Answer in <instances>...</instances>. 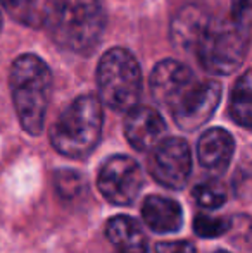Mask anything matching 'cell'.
<instances>
[{
    "label": "cell",
    "mask_w": 252,
    "mask_h": 253,
    "mask_svg": "<svg viewBox=\"0 0 252 253\" xmlns=\"http://www.w3.org/2000/svg\"><path fill=\"white\" fill-rule=\"evenodd\" d=\"M251 0H232V17L230 19L244 31H251Z\"/></svg>",
    "instance_id": "ffe728a7"
},
{
    "label": "cell",
    "mask_w": 252,
    "mask_h": 253,
    "mask_svg": "<svg viewBox=\"0 0 252 253\" xmlns=\"http://www.w3.org/2000/svg\"><path fill=\"white\" fill-rule=\"evenodd\" d=\"M230 117L239 126L249 129L252 124V88L251 71H246L235 83L230 95Z\"/></svg>",
    "instance_id": "9a60e30c"
},
{
    "label": "cell",
    "mask_w": 252,
    "mask_h": 253,
    "mask_svg": "<svg viewBox=\"0 0 252 253\" xmlns=\"http://www.w3.org/2000/svg\"><path fill=\"white\" fill-rule=\"evenodd\" d=\"M223 86L216 80L199 81L187 88L178 100L169 107L173 121L183 131H195L204 126L218 109L221 102Z\"/></svg>",
    "instance_id": "8992f818"
},
{
    "label": "cell",
    "mask_w": 252,
    "mask_h": 253,
    "mask_svg": "<svg viewBox=\"0 0 252 253\" xmlns=\"http://www.w3.org/2000/svg\"><path fill=\"white\" fill-rule=\"evenodd\" d=\"M235 153V140L223 127L204 131L197 141V159L202 167L216 174L228 169Z\"/></svg>",
    "instance_id": "8fae6325"
},
{
    "label": "cell",
    "mask_w": 252,
    "mask_h": 253,
    "mask_svg": "<svg viewBox=\"0 0 252 253\" xmlns=\"http://www.w3.org/2000/svg\"><path fill=\"white\" fill-rule=\"evenodd\" d=\"M209 14L197 5H187L173 17L169 35L173 43L187 52H194L209 24Z\"/></svg>",
    "instance_id": "4fadbf2b"
},
{
    "label": "cell",
    "mask_w": 252,
    "mask_h": 253,
    "mask_svg": "<svg viewBox=\"0 0 252 253\" xmlns=\"http://www.w3.org/2000/svg\"><path fill=\"white\" fill-rule=\"evenodd\" d=\"M168 126L161 114L152 107L137 105L125 121V136L128 143L138 152H151L166 138Z\"/></svg>",
    "instance_id": "9c48e42d"
},
{
    "label": "cell",
    "mask_w": 252,
    "mask_h": 253,
    "mask_svg": "<svg viewBox=\"0 0 252 253\" xmlns=\"http://www.w3.org/2000/svg\"><path fill=\"white\" fill-rule=\"evenodd\" d=\"M214 253H230V252H225V250H218V252H214Z\"/></svg>",
    "instance_id": "603a6c76"
},
{
    "label": "cell",
    "mask_w": 252,
    "mask_h": 253,
    "mask_svg": "<svg viewBox=\"0 0 252 253\" xmlns=\"http://www.w3.org/2000/svg\"><path fill=\"white\" fill-rule=\"evenodd\" d=\"M99 97L116 112H130L138 105L142 93V71L133 53L126 48H111L101 57L97 67Z\"/></svg>",
    "instance_id": "277c9868"
},
{
    "label": "cell",
    "mask_w": 252,
    "mask_h": 253,
    "mask_svg": "<svg viewBox=\"0 0 252 253\" xmlns=\"http://www.w3.org/2000/svg\"><path fill=\"white\" fill-rule=\"evenodd\" d=\"M247 31L237 26L230 17H211L194 52L207 73L214 76H228L242 66L247 55Z\"/></svg>",
    "instance_id": "5b68a950"
},
{
    "label": "cell",
    "mask_w": 252,
    "mask_h": 253,
    "mask_svg": "<svg viewBox=\"0 0 252 253\" xmlns=\"http://www.w3.org/2000/svg\"><path fill=\"white\" fill-rule=\"evenodd\" d=\"M47 26L62 48L92 55L102 42L105 14L99 0H54Z\"/></svg>",
    "instance_id": "7a4b0ae2"
},
{
    "label": "cell",
    "mask_w": 252,
    "mask_h": 253,
    "mask_svg": "<svg viewBox=\"0 0 252 253\" xmlns=\"http://www.w3.org/2000/svg\"><path fill=\"white\" fill-rule=\"evenodd\" d=\"M9 83L21 127L31 136H38L44 131L52 93L50 67L35 53H23L12 62Z\"/></svg>",
    "instance_id": "6da1fadb"
},
{
    "label": "cell",
    "mask_w": 252,
    "mask_h": 253,
    "mask_svg": "<svg viewBox=\"0 0 252 253\" xmlns=\"http://www.w3.org/2000/svg\"><path fill=\"white\" fill-rule=\"evenodd\" d=\"M192 195H194L195 202L199 203L204 209H219L221 205H225L226 202V188L225 184L221 183L216 177H211V179H204L199 184H195L194 190H192Z\"/></svg>",
    "instance_id": "2e32d148"
},
{
    "label": "cell",
    "mask_w": 252,
    "mask_h": 253,
    "mask_svg": "<svg viewBox=\"0 0 252 253\" xmlns=\"http://www.w3.org/2000/svg\"><path fill=\"white\" fill-rule=\"evenodd\" d=\"M149 172L161 186L182 190L192 174V152L183 138H164L149 157Z\"/></svg>",
    "instance_id": "ba28073f"
},
{
    "label": "cell",
    "mask_w": 252,
    "mask_h": 253,
    "mask_svg": "<svg viewBox=\"0 0 252 253\" xmlns=\"http://www.w3.org/2000/svg\"><path fill=\"white\" fill-rule=\"evenodd\" d=\"M105 236L119 253H149V241L142 226L130 215H114L105 224Z\"/></svg>",
    "instance_id": "5bb4252c"
},
{
    "label": "cell",
    "mask_w": 252,
    "mask_h": 253,
    "mask_svg": "<svg viewBox=\"0 0 252 253\" xmlns=\"http://www.w3.org/2000/svg\"><path fill=\"white\" fill-rule=\"evenodd\" d=\"M55 190L64 200H76L87 190V181L80 172H74V170H57Z\"/></svg>",
    "instance_id": "e0dca14e"
},
{
    "label": "cell",
    "mask_w": 252,
    "mask_h": 253,
    "mask_svg": "<svg viewBox=\"0 0 252 253\" xmlns=\"http://www.w3.org/2000/svg\"><path fill=\"white\" fill-rule=\"evenodd\" d=\"M142 219L149 229L159 234L176 233L183 226V210L176 200L162 195H151L142 203Z\"/></svg>",
    "instance_id": "7c38bea8"
},
{
    "label": "cell",
    "mask_w": 252,
    "mask_h": 253,
    "mask_svg": "<svg viewBox=\"0 0 252 253\" xmlns=\"http://www.w3.org/2000/svg\"><path fill=\"white\" fill-rule=\"evenodd\" d=\"M0 31H2V12H0Z\"/></svg>",
    "instance_id": "7402d4cb"
},
{
    "label": "cell",
    "mask_w": 252,
    "mask_h": 253,
    "mask_svg": "<svg viewBox=\"0 0 252 253\" xmlns=\"http://www.w3.org/2000/svg\"><path fill=\"white\" fill-rule=\"evenodd\" d=\"M230 229V222L223 217L207 215V213H199L194 219V233L199 238H219Z\"/></svg>",
    "instance_id": "ac0fdd59"
},
{
    "label": "cell",
    "mask_w": 252,
    "mask_h": 253,
    "mask_svg": "<svg viewBox=\"0 0 252 253\" xmlns=\"http://www.w3.org/2000/svg\"><path fill=\"white\" fill-rule=\"evenodd\" d=\"M104 112L94 95H80L57 117L50 129V143L64 157L87 159L97 148L102 134Z\"/></svg>",
    "instance_id": "3957f363"
},
{
    "label": "cell",
    "mask_w": 252,
    "mask_h": 253,
    "mask_svg": "<svg viewBox=\"0 0 252 253\" xmlns=\"http://www.w3.org/2000/svg\"><path fill=\"white\" fill-rule=\"evenodd\" d=\"M155 253H197L189 241H162L155 245Z\"/></svg>",
    "instance_id": "44dd1931"
},
{
    "label": "cell",
    "mask_w": 252,
    "mask_h": 253,
    "mask_svg": "<svg viewBox=\"0 0 252 253\" xmlns=\"http://www.w3.org/2000/svg\"><path fill=\"white\" fill-rule=\"evenodd\" d=\"M194 83L195 74L192 73L190 67L175 59L161 60L151 74L152 97L159 105L166 107L168 110Z\"/></svg>",
    "instance_id": "30bf717a"
},
{
    "label": "cell",
    "mask_w": 252,
    "mask_h": 253,
    "mask_svg": "<svg viewBox=\"0 0 252 253\" xmlns=\"http://www.w3.org/2000/svg\"><path fill=\"white\" fill-rule=\"evenodd\" d=\"M10 17L24 24L33 23V0H0Z\"/></svg>",
    "instance_id": "d6986e66"
},
{
    "label": "cell",
    "mask_w": 252,
    "mask_h": 253,
    "mask_svg": "<svg viewBox=\"0 0 252 253\" xmlns=\"http://www.w3.org/2000/svg\"><path fill=\"white\" fill-rule=\"evenodd\" d=\"M97 186L107 202L128 207L137 200L144 186V174L135 159L128 155H114L102 164Z\"/></svg>",
    "instance_id": "52a82bcc"
}]
</instances>
